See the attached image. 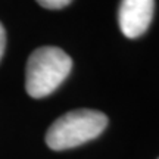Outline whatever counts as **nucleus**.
<instances>
[{
    "instance_id": "f257e3e1",
    "label": "nucleus",
    "mask_w": 159,
    "mask_h": 159,
    "mask_svg": "<svg viewBox=\"0 0 159 159\" xmlns=\"http://www.w3.org/2000/svg\"><path fill=\"white\" fill-rule=\"evenodd\" d=\"M72 68L71 57L59 47L43 46L28 57L25 72V89L31 97L41 99L52 94Z\"/></svg>"
},
{
    "instance_id": "f03ea898",
    "label": "nucleus",
    "mask_w": 159,
    "mask_h": 159,
    "mask_svg": "<svg viewBox=\"0 0 159 159\" xmlns=\"http://www.w3.org/2000/svg\"><path fill=\"white\" fill-rule=\"evenodd\" d=\"M108 125V116L93 109H77L57 118L46 134V143L53 150H66L94 140Z\"/></svg>"
},
{
    "instance_id": "7ed1b4c3",
    "label": "nucleus",
    "mask_w": 159,
    "mask_h": 159,
    "mask_svg": "<svg viewBox=\"0 0 159 159\" xmlns=\"http://www.w3.org/2000/svg\"><path fill=\"white\" fill-rule=\"evenodd\" d=\"M155 0H121L118 24L122 34L128 39H137L146 33L152 22Z\"/></svg>"
},
{
    "instance_id": "20e7f679",
    "label": "nucleus",
    "mask_w": 159,
    "mask_h": 159,
    "mask_svg": "<svg viewBox=\"0 0 159 159\" xmlns=\"http://www.w3.org/2000/svg\"><path fill=\"white\" fill-rule=\"evenodd\" d=\"M72 0H37L40 6H43L46 9L50 11H56V9H62L65 6H68Z\"/></svg>"
},
{
    "instance_id": "39448f33",
    "label": "nucleus",
    "mask_w": 159,
    "mask_h": 159,
    "mask_svg": "<svg viewBox=\"0 0 159 159\" xmlns=\"http://www.w3.org/2000/svg\"><path fill=\"white\" fill-rule=\"evenodd\" d=\"M6 49V31L3 28V25L0 24V61L3 57V53H5Z\"/></svg>"
}]
</instances>
